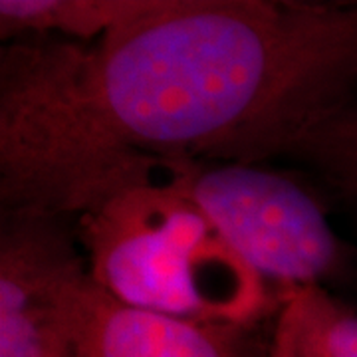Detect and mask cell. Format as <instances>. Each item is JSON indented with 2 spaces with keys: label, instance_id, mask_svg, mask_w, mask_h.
Wrapping results in <instances>:
<instances>
[{
  "label": "cell",
  "instance_id": "6da1fadb",
  "mask_svg": "<svg viewBox=\"0 0 357 357\" xmlns=\"http://www.w3.org/2000/svg\"><path fill=\"white\" fill-rule=\"evenodd\" d=\"M357 100V2L161 0L0 54L4 217H79L167 159L262 163Z\"/></svg>",
  "mask_w": 357,
  "mask_h": 357
},
{
  "label": "cell",
  "instance_id": "7a4b0ae2",
  "mask_svg": "<svg viewBox=\"0 0 357 357\" xmlns=\"http://www.w3.org/2000/svg\"><path fill=\"white\" fill-rule=\"evenodd\" d=\"M76 220L89 278L123 304L246 326L282 306L215 225L163 181L115 192Z\"/></svg>",
  "mask_w": 357,
  "mask_h": 357
},
{
  "label": "cell",
  "instance_id": "3957f363",
  "mask_svg": "<svg viewBox=\"0 0 357 357\" xmlns=\"http://www.w3.org/2000/svg\"><path fill=\"white\" fill-rule=\"evenodd\" d=\"M157 181L187 197L284 298L342 272L344 246L324 204L294 177L262 163L167 159Z\"/></svg>",
  "mask_w": 357,
  "mask_h": 357
},
{
  "label": "cell",
  "instance_id": "277c9868",
  "mask_svg": "<svg viewBox=\"0 0 357 357\" xmlns=\"http://www.w3.org/2000/svg\"><path fill=\"white\" fill-rule=\"evenodd\" d=\"M88 274L64 218L4 217L0 232V357H60L68 296Z\"/></svg>",
  "mask_w": 357,
  "mask_h": 357
},
{
  "label": "cell",
  "instance_id": "5b68a950",
  "mask_svg": "<svg viewBox=\"0 0 357 357\" xmlns=\"http://www.w3.org/2000/svg\"><path fill=\"white\" fill-rule=\"evenodd\" d=\"M60 357H272L255 326L175 318L129 306L86 274L68 296Z\"/></svg>",
  "mask_w": 357,
  "mask_h": 357
},
{
  "label": "cell",
  "instance_id": "8992f818",
  "mask_svg": "<svg viewBox=\"0 0 357 357\" xmlns=\"http://www.w3.org/2000/svg\"><path fill=\"white\" fill-rule=\"evenodd\" d=\"M161 0H2L0 36H32L91 44L139 22Z\"/></svg>",
  "mask_w": 357,
  "mask_h": 357
},
{
  "label": "cell",
  "instance_id": "52a82bcc",
  "mask_svg": "<svg viewBox=\"0 0 357 357\" xmlns=\"http://www.w3.org/2000/svg\"><path fill=\"white\" fill-rule=\"evenodd\" d=\"M274 337L294 357H357V312L326 288L290 292L278 307Z\"/></svg>",
  "mask_w": 357,
  "mask_h": 357
},
{
  "label": "cell",
  "instance_id": "ba28073f",
  "mask_svg": "<svg viewBox=\"0 0 357 357\" xmlns=\"http://www.w3.org/2000/svg\"><path fill=\"white\" fill-rule=\"evenodd\" d=\"M288 155L312 163L335 191L357 204V100L310 131Z\"/></svg>",
  "mask_w": 357,
  "mask_h": 357
},
{
  "label": "cell",
  "instance_id": "9c48e42d",
  "mask_svg": "<svg viewBox=\"0 0 357 357\" xmlns=\"http://www.w3.org/2000/svg\"><path fill=\"white\" fill-rule=\"evenodd\" d=\"M272 357H294L292 351L282 344L278 337L272 335Z\"/></svg>",
  "mask_w": 357,
  "mask_h": 357
}]
</instances>
